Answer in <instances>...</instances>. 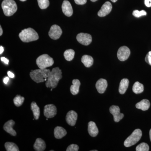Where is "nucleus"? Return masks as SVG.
<instances>
[{
	"label": "nucleus",
	"mask_w": 151,
	"mask_h": 151,
	"mask_svg": "<svg viewBox=\"0 0 151 151\" xmlns=\"http://www.w3.org/2000/svg\"><path fill=\"white\" fill-rule=\"evenodd\" d=\"M62 78V71L59 67L54 68L47 78L45 85L47 88L54 89L57 86L60 80Z\"/></svg>",
	"instance_id": "obj_1"
},
{
	"label": "nucleus",
	"mask_w": 151,
	"mask_h": 151,
	"mask_svg": "<svg viewBox=\"0 0 151 151\" xmlns=\"http://www.w3.org/2000/svg\"><path fill=\"white\" fill-rule=\"evenodd\" d=\"M50 70L45 69H36V70H32L30 73V76L34 81L37 83L43 82L45 79L47 78L50 73Z\"/></svg>",
	"instance_id": "obj_2"
},
{
	"label": "nucleus",
	"mask_w": 151,
	"mask_h": 151,
	"mask_svg": "<svg viewBox=\"0 0 151 151\" xmlns=\"http://www.w3.org/2000/svg\"><path fill=\"white\" fill-rule=\"evenodd\" d=\"M19 37L24 42H30L37 40L39 39L37 33L32 28H28L22 30L19 34Z\"/></svg>",
	"instance_id": "obj_3"
},
{
	"label": "nucleus",
	"mask_w": 151,
	"mask_h": 151,
	"mask_svg": "<svg viewBox=\"0 0 151 151\" xmlns=\"http://www.w3.org/2000/svg\"><path fill=\"white\" fill-rule=\"evenodd\" d=\"M1 6L6 16H12L17 10V6L14 0H4L2 3Z\"/></svg>",
	"instance_id": "obj_4"
},
{
	"label": "nucleus",
	"mask_w": 151,
	"mask_h": 151,
	"mask_svg": "<svg viewBox=\"0 0 151 151\" xmlns=\"http://www.w3.org/2000/svg\"><path fill=\"white\" fill-rule=\"evenodd\" d=\"M53 58L48 55H42L37 58L36 60V64L39 68L45 69L46 68L50 67L54 64Z\"/></svg>",
	"instance_id": "obj_5"
},
{
	"label": "nucleus",
	"mask_w": 151,
	"mask_h": 151,
	"mask_svg": "<svg viewBox=\"0 0 151 151\" xmlns=\"http://www.w3.org/2000/svg\"><path fill=\"white\" fill-rule=\"evenodd\" d=\"M142 136V131L139 129H135L132 134L126 139L124 142V146L128 147L134 145L140 140Z\"/></svg>",
	"instance_id": "obj_6"
},
{
	"label": "nucleus",
	"mask_w": 151,
	"mask_h": 151,
	"mask_svg": "<svg viewBox=\"0 0 151 151\" xmlns=\"http://www.w3.org/2000/svg\"><path fill=\"white\" fill-rule=\"evenodd\" d=\"M62 34V30L59 26L53 25L50 27L48 35L52 39L56 40L58 39Z\"/></svg>",
	"instance_id": "obj_7"
},
{
	"label": "nucleus",
	"mask_w": 151,
	"mask_h": 151,
	"mask_svg": "<svg viewBox=\"0 0 151 151\" xmlns=\"http://www.w3.org/2000/svg\"><path fill=\"white\" fill-rule=\"evenodd\" d=\"M130 53L131 52L129 47L125 46L121 47L119 48L117 52L118 59L120 61H125L129 58Z\"/></svg>",
	"instance_id": "obj_8"
},
{
	"label": "nucleus",
	"mask_w": 151,
	"mask_h": 151,
	"mask_svg": "<svg viewBox=\"0 0 151 151\" xmlns=\"http://www.w3.org/2000/svg\"><path fill=\"white\" fill-rule=\"evenodd\" d=\"M57 108L53 104H49L45 105L44 109V115L48 119L53 118L56 115Z\"/></svg>",
	"instance_id": "obj_9"
},
{
	"label": "nucleus",
	"mask_w": 151,
	"mask_h": 151,
	"mask_svg": "<svg viewBox=\"0 0 151 151\" xmlns=\"http://www.w3.org/2000/svg\"><path fill=\"white\" fill-rule=\"evenodd\" d=\"M76 39L78 42L84 45H89L92 41V36L84 33H80L77 35Z\"/></svg>",
	"instance_id": "obj_10"
},
{
	"label": "nucleus",
	"mask_w": 151,
	"mask_h": 151,
	"mask_svg": "<svg viewBox=\"0 0 151 151\" xmlns=\"http://www.w3.org/2000/svg\"><path fill=\"white\" fill-rule=\"evenodd\" d=\"M110 113L113 115L114 122H119L124 117V114L120 113L119 106L112 105L109 109Z\"/></svg>",
	"instance_id": "obj_11"
},
{
	"label": "nucleus",
	"mask_w": 151,
	"mask_h": 151,
	"mask_svg": "<svg viewBox=\"0 0 151 151\" xmlns=\"http://www.w3.org/2000/svg\"><path fill=\"white\" fill-rule=\"evenodd\" d=\"M112 9V5L109 1L106 2L102 6L100 11L98 12V15L100 17H104L110 14Z\"/></svg>",
	"instance_id": "obj_12"
},
{
	"label": "nucleus",
	"mask_w": 151,
	"mask_h": 151,
	"mask_svg": "<svg viewBox=\"0 0 151 151\" xmlns=\"http://www.w3.org/2000/svg\"><path fill=\"white\" fill-rule=\"evenodd\" d=\"M78 115L77 113L73 111H70L67 113L65 120L68 125L70 126H74L76 124Z\"/></svg>",
	"instance_id": "obj_13"
},
{
	"label": "nucleus",
	"mask_w": 151,
	"mask_h": 151,
	"mask_svg": "<svg viewBox=\"0 0 151 151\" xmlns=\"http://www.w3.org/2000/svg\"><path fill=\"white\" fill-rule=\"evenodd\" d=\"M63 12L66 16L70 17L73 13V9L71 4L68 1L65 0L63 1L62 5Z\"/></svg>",
	"instance_id": "obj_14"
},
{
	"label": "nucleus",
	"mask_w": 151,
	"mask_h": 151,
	"mask_svg": "<svg viewBox=\"0 0 151 151\" xmlns=\"http://www.w3.org/2000/svg\"><path fill=\"white\" fill-rule=\"evenodd\" d=\"M108 86V82L107 80L103 78H100L96 82V88L97 91L100 94L105 92Z\"/></svg>",
	"instance_id": "obj_15"
},
{
	"label": "nucleus",
	"mask_w": 151,
	"mask_h": 151,
	"mask_svg": "<svg viewBox=\"0 0 151 151\" xmlns=\"http://www.w3.org/2000/svg\"><path fill=\"white\" fill-rule=\"evenodd\" d=\"M15 124V122H14L13 120H9L8 122H6L4 125V127H3L4 129L9 134H10L12 136H16V132L13 128V127Z\"/></svg>",
	"instance_id": "obj_16"
},
{
	"label": "nucleus",
	"mask_w": 151,
	"mask_h": 151,
	"mask_svg": "<svg viewBox=\"0 0 151 151\" xmlns=\"http://www.w3.org/2000/svg\"><path fill=\"white\" fill-rule=\"evenodd\" d=\"M33 147L35 151H43L46 149V144L43 139L41 138H37L36 140Z\"/></svg>",
	"instance_id": "obj_17"
},
{
	"label": "nucleus",
	"mask_w": 151,
	"mask_h": 151,
	"mask_svg": "<svg viewBox=\"0 0 151 151\" xmlns=\"http://www.w3.org/2000/svg\"><path fill=\"white\" fill-rule=\"evenodd\" d=\"M88 131L89 134L92 137H96L99 133L96 124L93 122H90L88 123Z\"/></svg>",
	"instance_id": "obj_18"
},
{
	"label": "nucleus",
	"mask_w": 151,
	"mask_h": 151,
	"mask_svg": "<svg viewBox=\"0 0 151 151\" xmlns=\"http://www.w3.org/2000/svg\"><path fill=\"white\" fill-rule=\"evenodd\" d=\"M54 134L55 137L57 139H60L65 137L67 132L62 127H57L55 128Z\"/></svg>",
	"instance_id": "obj_19"
},
{
	"label": "nucleus",
	"mask_w": 151,
	"mask_h": 151,
	"mask_svg": "<svg viewBox=\"0 0 151 151\" xmlns=\"http://www.w3.org/2000/svg\"><path fill=\"white\" fill-rule=\"evenodd\" d=\"M72 85L70 87V91L71 94L73 95L78 94L79 91L81 83L79 80L77 79H73L72 81Z\"/></svg>",
	"instance_id": "obj_20"
},
{
	"label": "nucleus",
	"mask_w": 151,
	"mask_h": 151,
	"mask_svg": "<svg viewBox=\"0 0 151 151\" xmlns=\"http://www.w3.org/2000/svg\"><path fill=\"white\" fill-rule=\"evenodd\" d=\"M150 106V101L147 99L142 100L140 102H139L136 105V108L142 110L143 111H147L148 110Z\"/></svg>",
	"instance_id": "obj_21"
},
{
	"label": "nucleus",
	"mask_w": 151,
	"mask_h": 151,
	"mask_svg": "<svg viewBox=\"0 0 151 151\" xmlns=\"http://www.w3.org/2000/svg\"><path fill=\"white\" fill-rule=\"evenodd\" d=\"M129 81L127 78L122 79L119 87V92L121 94H124L127 91L129 86Z\"/></svg>",
	"instance_id": "obj_22"
},
{
	"label": "nucleus",
	"mask_w": 151,
	"mask_h": 151,
	"mask_svg": "<svg viewBox=\"0 0 151 151\" xmlns=\"http://www.w3.org/2000/svg\"><path fill=\"white\" fill-rule=\"evenodd\" d=\"M81 61L85 67L89 68L93 65L94 60L92 56L85 55L81 58Z\"/></svg>",
	"instance_id": "obj_23"
},
{
	"label": "nucleus",
	"mask_w": 151,
	"mask_h": 151,
	"mask_svg": "<svg viewBox=\"0 0 151 151\" xmlns=\"http://www.w3.org/2000/svg\"><path fill=\"white\" fill-rule=\"evenodd\" d=\"M31 109L32 111L34 119L38 120L40 116V109L35 102H32L31 103Z\"/></svg>",
	"instance_id": "obj_24"
},
{
	"label": "nucleus",
	"mask_w": 151,
	"mask_h": 151,
	"mask_svg": "<svg viewBox=\"0 0 151 151\" xmlns=\"http://www.w3.org/2000/svg\"><path fill=\"white\" fill-rule=\"evenodd\" d=\"M132 90L133 92L136 94L142 93L144 90V85L140 82L137 81L133 85Z\"/></svg>",
	"instance_id": "obj_25"
},
{
	"label": "nucleus",
	"mask_w": 151,
	"mask_h": 151,
	"mask_svg": "<svg viewBox=\"0 0 151 151\" xmlns=\"http://www.w3.org/2000/svg\"><path fill=\"white\" fill-rule=\"evenodd\" d=\"M75 55V51L72 49H68L64 52V55L65 59L67 61H70L74 58Z\"/></svg>",
	"instance_id": "obj_26"
},
{
	"label": "nucleus",
	"mask_w": 151,
	"mask_h": 151,
	"mask_svg": "<svg viewBox=\"0 0 151 151\" xmlns=\"http://www.w3.org/2000/svg\"><path fill=\"white\" fill-rule=\"evenodd\" d=\"M5 147L7 151H19L18 147L13 142H7L5 144Z\"/></svg>",
	"instance_id": "obj_27"
},
{
	"label": "nucleus",
	"mask_w": 151,
	"mask_h": 151,
	"mask_svg": "<svg viewBox=\"0 0 151 151\" xmlns=\"http://www.w3.org/2000/svg\"><path fill=\"white\" fill-rule=\"evenodd\" d=\"M24 97H22L20 95H17L13 100L14 103L17 107H20L22 105L24 102Z\"/></svg>",
	"instance_id": "obj_28"
},
{
	"label": "nucleus",
	"mask_w": 151,
	"mask_h": 151,
	"mask_svg": "<svg viewBox=\"0 0 151 151\" xmlns=\"http://www.w3.org/2000/svg\"><path fill=\"white\" fill-rule=\"evenodd\" d=\"M39 6L42 9L47 8L50 5L49 0H37Z\"/></svg>",
	"instance_id": "obj_29"
},
{
	"label": "nucleus",
	"mask_w": 151,
	"mask_h": 151,
	"mask_svg": "<svg viewBox=\"0 0 151 151\" xmlns=\"http://www.w3.org/2000/svg\"><path fill=\"white\" fill-rule=\"evenodd\" d=\"M149 149L148 145L147 143L143 142L137 146L136 150L137 151H148Z\"/></svg>",
	"instance_id": "obj_30"
},
{
	"label": "nucleus",
	"mask_w": 151,
	"mask_h": 151,
	"mask_svg": "<svg viewBox=\"0 0 151 151\" xmlns=\"http://www.w3.org/2000/svg\"><path fill=\"white\" fill-rule=\"evenodd\" d=\"M133 15L136 17L139 18L143 16H146L147 15V12L145 10L139 11L135 10L133 11Z\"/></svg>",
	"instance_id": "obj_31"
},
{
	"label": "nucleus",
	"mask_w": 151,
	"mask_h": 151,
	"mask_svg": "<svg viewBox=\"0 0 151 151\" xmlns=\"http://www.w3.org/2000/svg\"><path fill=\"white\" fill-rule=\"evenodd\" d=\"M79 150V147L76 145L72 144L68 147L66 151H78Z\"/></svg>",
	"instance_id": "obj_32"
},
{
	"label": "nucleus",
	"mask_w": 151,
	"mask_h": 151,
	"mask_svg": "<svg viewBox=\"0 0 151 151\" xmlns=\"http://www.w3.org/2000/svg\"><path fill=\"white\" fill-rule=\"evenodd\" d=\"M145 60L146 62L148 64L151 65V51L149 52L147 54Z\"/></svg>",
	"instance_id": "obj_33"
},
{
	"label": "nucleus",
	"mask_w": 151,
	"mask_h": 151,
	"mask_svg": "<svg viewBox=\"0 0 151 151\" xmlns=\"http://www.w3.org/2000/svg\"><path fill=\"white\" fill-rule=\"evenodd\" d=\"M76 4L84 5L87 2V0H74Z\"/></svg>",
	"instance_id": "obj_34"
},
{
	"label": "nucleus",
	"mask_w": 151,
	"mask_h": 151,
	"mask_svg": "<svg viewBox=\"0 0 151 151\" xmlns=\"http://www.w3.org/2000/svg\"><path fill=\"white\" fill-rule=\"evenodd\" d=\"M145 4L146 6L147 7H151V0H145Z\"/></svg>",
	"instance_id": "obj_35"
},
{
	"label": "nucleus",
	"mask_w": 151,
	"mask_h": 151,
	"mask_svg": "<svg viewBox=\"0 0 151 151\" xmlns=\"http://www.w3.org/2000/svg\"><path fill=\"white\" fill-rule=\"evenodd\" d=\"M1 60L4 63L7 65L9 64V60L8 59H7L5 57H1Z\"/></svg>",
	"instance_id": "obj_36"
},
{
	"label": "nucleus",
	"mask_w": 151,
	"mask_h": 151,
	"mask_svg": "<svg viewBox=\"0 0 151 151\" xmlns=\"http://www.w3.org/2000/svg\"><path fill=\"white\" fill-rule=\"evenodd\" d=\"M8 75L9 77L11 78H14V77L15 76L14 75L13 73L11 72V71H8Z\"/></svg>",
	"instance_id": "obj_37"
},
{
	"label": "nucleus",
	"mask_w": 151,
	"mask_h": 151,
	"mask_svg": "<svg viewBox=\"0 0 151 151\" xmlns=\"http://www.w3.org/2000/svg\"><path fill=\"white\" fill-rule=\"evenodd\" d=\"M9 81V78L8 77H6L4 79V84H7L8 82Z\"/></svg>",
	"instance_id": "obj_38"
},
{
	"label": "nucleus",
	"mask_w": 151,
	"mask_h": 151,
	"mask_svg": "<svg viewBox=\"0 0 151 151\" xmlns=\"http://www.w3.org/2000/svg\"><path fill=\"white\" fill-rule=\"evenodd\" d=\"M4 51V47L2 46L0 47V54H1Z\"/></svg>",
	"instance_id": "obj_39"
},
{
	"label": "nucleus",
	"mask_w": 151,
	"mask_h": 151,
	"mask_svg": "<svg viewBox=\"0 0 151 151\" xmlns=\"http://www.w3.org/2000/svg\"><path fill=\"white\" fill-rule=\"evenodd\" d=\"M3 34V29L0 26V36H1Z\"/></svg>",
	"instance_id": "obj_40"
},
{
	"label": "nucleus",
	"mask_w": 151,
	"mask_h": 151,
	"mask_svg": "<svg viewBox=\"0 0 151 151\" xmlns=\"http://www.w3.org/2000/svg\"><path fill=\"white\" fill-rule=\"evenodd\" d=\"M150 141L151 142V129L150 130Z\"/></svg>",
	"instance_id": "obj_41"
},
{
	"label": "nucleus",
	"mask_w": 151,
	"mask_h": 151,
	"mask_svg": "<svg viewBox=\"0 0 151 151\" xmlns=\"http://www.w3.org/2000/svg\"><path fill=\"white\" fill-rule=\"evenodd\" d=\"M111 1L113 2V3H115L116 2V1H117L118 0H111Z\"/></svg>",
	"instance_id": "obj_42"
},
{
	"label": "nucleus",
	"mask_w": 151,
	"mask_h": 151,
	"mask_svg": "<svg viewBox=\"0 0 151 151\" xmlns=\"http://www.w3.org/2000/svg\"><path fill=\"white\" fill-rule=\"evenodd\" d=\"M90 1H91L92 2H95L96 1H97V0H90Z\"/></svg>",
	"instance_id": "obj_43"
},
{
	"label": "nucleus",
	"mask_w": 151,
	"mask_h": 151,
	"mask_svg": "<svg viewBox=\"0 0 151 151\" xmlns=\"http://www.w3.org/2000/svg\"><path fill=\"white\" fill-rule=\"evenodd\" d=\"M21 1H27V0H20Z\"/></svg>",
	"instance_id": "obj_44"
}]
</instances>
